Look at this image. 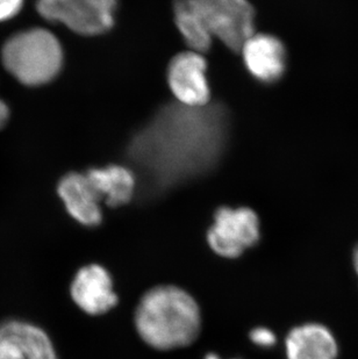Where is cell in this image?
<instances>
[{"instance_id": "obj_20", "label": "cell", "mask_w": 358, "mask_h": 359, "mask_svg": "<svg viewBox=\"0 0 358 359\" xmlns=\"http://www.w3.org/2000/svg\"><path fill=\"white\" fill-rule=\"evenodd\" d=\"M205 359H220L219 356L218 355H216V353H208L206 357H205Z\"/></svg>"}, {"instance_id": "obj_1", "label": "cell", "mask_w": 358, "mask_h": 359, "mask_svg": "<svg viewBox=\"0 0 358 359\" xmlns=\"http://www.w3.org/2000/svg\"><path fill=\"white\" fill-rule=\"evenodd\" d=\"M230 133L221 104L163 106L127 147V158L157 187H168L213 169L223 157Z\"/></svg>"}, {"instance_id": "obj_19", "label": "cell", "mask_w": 358, "mask_h": 359, "mask_svg": "<svg viewBox=\"0 0 358 359\" xmlns=\"http://www.w3.org/2000/svg\"><path fill=\"white\" fill-rule=\"evenodd\" d=\"M352 266H354V270H355L356 275L358 277V245L352 252Z\"/></svg>"}, {"instance_id": "obj_16", "label": "cell", "mask_w": 358, "mask_h": 359, "mask_svg": "<svg viewBox=\"0 0 358 359\" xmlns=\"http://www.w3.org/2000/svg\"><path fill=\"white\" fill-rule=\"evenodd\" d=\"M251 339L257 346H263V348H270L276 344V335L274 332H271L267 328L253 329L251 332Z\"/></svg>"}, {"instance_id": "obj_11", "label": "cell", "mask_w": 358, "mask_h": 359, "mask_svg": "<svg viewBox=\"0 0 358 359\" xmlns=\"http://www.w3.org/2000/svg\"><path fill=\"white\" fill-rule=\"evenodd\" d=\"M58 192L74 220L86 227H95L102 222V199L85 173L65 175L58 183Z\"/></svg>"}, {"instance_id": "obj_8", "label": "cell", "mask_w": 358, "mask_h": 359, "mask_svg": "<svg viewBox=\"0 0 358 359\" xmlns=\"http://www.w3.org/2000/svg\"><path fill=\"white\" fill-rule=\"evenodd\" d=\"M70 294L77 307L90 316L104 314L118 302L111 276L98 264L79 269L70 286Z\"/></svg>"}, {"instance_id": "obj_12", "label": "cell", "mask_w": 358, "mask_h": 359, "mask_svg": "<svg viewBox=\"0 0 358 359\" xmlns=\"http://www.w3.org/2000/svg\"><path fill=\"white\" fill-rule=\"evenodd\" d=\"M100 199H105L110 207L129 203L136 187V177L129 168L108 165L90 169L85 173Z\"/></svg>"}, {"instance_id": "obj_2", "label": "cell", "mask_w": 358, "mask_h": 359, "mask_svg": "<svg viewBox=\"0 0 358 359\" xmlns=\"http://www.w3.org/2000/svg\"><path fill=\"white\" fill-rule=\"evenodd\" d=\"M200 323L196 300L176 286L152 288L136 309V330L148 346L157 350L190 346L199 334Z\"/></svg>"}, {"instance_id": "obj_18", "label": "cell", "mask_w": 358, "mask_h": 359, "mask_svg": "<svg viewBox=\"0 0 358 359\" xmlns=\"http://www.w3.org/2000/svg\"><path fill=\"white\" fill-rule=\"evenodd\" d=\"M8 116H10V109L7 107L6 104L0 99V128L6 123Z\"/></svg>"}, {"instance_id": "obj_7", "label": "cell", "mask_w": 358, "mask_h": 359, "mask_svg": "<svg viewBox=\"0 0 358 359\" xmlns=\"http://www.w3.org/2000/svg\"><path fill=\"white\" fill-rule=\"evenodd\" d=\"M206 68V60L197 51L180 53L170 62L168 83L178 104L187 107H203L210 104Z\"/></svg>"}, {"instance_id": "obj_13", "label": "cell", "mask_w": 358, "mask_h": 359, "mask_svg": "<svg viewBox=\"0 0 358 359\" xmlns=\"http://www.w3.org/2000/svg\"><path fill=\"white\" fill-rule=\"evenodd\" d=\"M173 14L179 33L190 49L200 54L208 50L213 36L198 0H175Z\"/></svg>"}, {"instance_id": "obj_6", "label": "cell", "mask_w": 358, "mask_h": 359, "mask_svg": "<svg viewBox=\"0 0 358 359\" xmlns=\"http://www.w3.org/2000/svg\"><path fill=\"white\" fill-rule=\"evenodd\" d=\"M213 38L239 51L255 34V11L248 0H198Z\"/></svg>"}, {"instance_id": "obj_5", "label": "cell", "mask_w": 358, "mask_h": 359, "mask_svg": "<svg viewBox=\"0 0 358 359\" xmlns=\"http://www.w3.org/2000/svg\"><path fill=\"white\" fill-rule=\"evenodd\" d=\"M207 240L214 252L221 257H239L260 240L258 217L247 207H221L214 215Z\"/></svg>"}, {"instance_id": "obj_15", "label": "cell", "mask_w": 358, "mask_h": 359, "mask_svg": "<svg viewBox=\"0 0 358 359\" xmlns=\"http://www.w3.org/2000/svg\"><path fill=\"white\" fill-rule=\"evenodd\" d=\"M0 359H26L20 341L7 321L0 323Z\"/></svg>"}, {"instance_id": "obj_14", "label": "cell", "mask_w": 358, "mask_h": 359, "mask_svg": "<svg viewBox=\"0 0 358 359\" xmlns=\"http://www.w3.org/2000/svg\"><path fill=\"white\" fill-rule=\"evenodd\" d=\"M7 323L20 341L26 359H58L51 336L41 327L24 320H7Z\"/></svg>"}, {"instance_id": "obj_17", "label": "cell", "mask_w": 358, "mask_h": 359, "mask_svg": "<svg viewBox=\"0 0 358 359\" xmlns=\"http://www.w3.org/2000/svg\"><path fill=\"white\" fill-rule=\"evenodd\" d=\"M25 0H0V22L15 17L24 6Z\"/></svg>"}, {"instance_id": "obj_4", "label": "cell", "mask_w": 358, "mask_h": 359, "mask_svg": "<svg viewBox=\"0 0 358 359\" xmlns=\"http://www.w3.org/2000/svg\"><path fill=\"white\" fill-rule=\"evenodd\" d=\"M117 6L118 0H37V11L46 20L88 36L113 27Z\"/></svg>"}, {"instance_id": "obj_9", "label": "cell", "mask_w": 358, "mask_h": 359, "mask_svg": "<svg viewBox=\"0 0 358 359\" xmlns=\"http://www.w3.org/2000/svg\"><path fill=\"white\" fill-rule=\"evenodd\" d=\"M240 51L248 72L257 81L274 83L284 75L286 50L283 42L274 35H251Z\"/></svg>"}, {"instance_id": "obj_10", "label": "cell", "mask_w": 358, "mask_h": 359, "mask_svg": "<svg viewBox=\"0 0 358 359\" xmlns=\"http://www.w3.org/2000/svg\"><path fill=\"white\" fill-rule=\"evenodd\" d=\"M287 359H338L340 346L334 332L319 322L291 329L285 339Z\"/></svg>"}, {"instance_id": "obj_3", "label": "cell", "mask_w": 358, "mask_h": 359, "mask_svg": "<svg viewBox=\"0 0 358 359\" xmlns=\"http://www.w3.org/2000/svg\"><path fill=\"white\" fill-rule=\"evenodd\" d=\"M3 65L21 84L40 86L58 75L63 50L58 38L44 28H31L12 35L1 51Z\"/></svg>"}]
</instances>
